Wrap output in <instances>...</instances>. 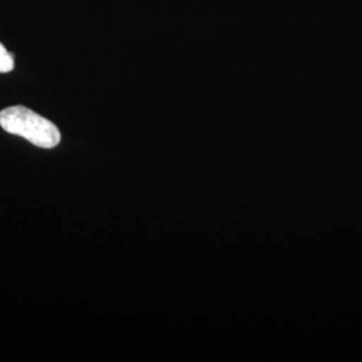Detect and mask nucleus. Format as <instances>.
Returning <instances> with one entry per match:
<instances>
[{
  "mask_svg": "<svg viewBox=\"0 0 362 362\" xmlns=\"http://www.w3.org/2000/svg\"><path fill=\"white\" fill-rule=\"evenodd\" d=\"M0 127L7 133L21 136L43 149L61 143V132L52 121L25 106H11L0 112Z\"/></svg>",
  "mask_w": 362,
  "mask_h": 362,
  "instance_id": "nucleus-1",
  "label": "nucleus"
},
{
  "mask_svg": "<svg viewBox=\"0 0 362 362\" xmlns=\"http://www.w3.org/2000/svg\"><path fill=\"white\" fill-rule=\"evenodd\" d=\"M13 70V55L7 52L0 43V73H10Z\"/></svg>",
  "mask_w": 362,
  "mask_h": 362,
  "instance_id": "nucleus-2",
  "label": "nucleus"
}]
</instances>
